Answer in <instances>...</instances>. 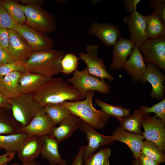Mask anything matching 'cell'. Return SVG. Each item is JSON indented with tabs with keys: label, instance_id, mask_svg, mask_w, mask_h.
Segmentation results:
<instances>
[{
	"label": "cell",
	"instance_id": "cell-36",
	"mask_svg": "<svg viewBox=\"0 0 165 165\" xmlns=\"http://www.w3.org/2000/svg\"><path fill=\"white\" fill-rule=\"evenodd\" d=\"M145 112L147 114L155 113L157 117L165 124V97L160 102L154 105L148 107L145 105L144 109Z\"/></svg>",
	"mask_w": 165,
	"mask_h": 165
},
{
	"label": "cell",
	"instance_id": "cell-30",
	"mask_svg": "<svg viewBox=\"0 0 165 165\" xmlns=\"http://www.w3.org/2000/svg\"><path fill=\"white\" fill-rule=\"evenodd\" d=\"M141 153L159 163L165 162L164 152L159 149L153 142L146 140L142 143Z\"/></svg>",
	"mask_w": 165,
	"mask_h": 165
},
{
	"label": "cell",
	"instance_id": "cell-18",
	"mask_svg": "<svg viewBox=\"0 0 165 165\" xmlns=\"http://www.w3.org/2000/svg\"><path fill=\"white\" fill-rule=\"evenodd\" d=\"M112 135L114 141L126 144L131 150L135 159L138 160L144 141L141 134L129 132L119 126L115 129Z\"/></svg>",
	"mask_w": 165,
	"mask_h": 165
},
{
	"label": "cell",
	"instance_id": "cell-16",
	"mask_svg": "<svg viewBox=\"0 0 165 165\" xmlns=\"http://www.w3.org/2000/svg\"><path fill=\"white\" fill-rule=\"evenodd\" d=\"M43 143L42 136L28 135L17 153V157L22 163L35 160L41 154Z\"/></svg>",
	"mask_w": 165,
	"mask_h": 165
},
{
	"label": "cell",
	"instance_id": "cell-38",
	"mask_svg": "<svg viewBox=\"0 0 165 165\" xmlns=\"http://www.w3.org/2000/svg\"><path fill=\"white\" fill-rule=\"evenodd\" d=\"M16 23L5 9L0 4V28L13 29Z\"/></svg>",
	"mask_w": 165,
	"mask_h": 165
},
{
	"label": "cell",
	"instance_id": "cell-45",
	"mask_svg": "<svg viewBox=\"0 0 165 165\" xmlns=\"http://www.w3.org/2000/svg\"><path fill=\"white\" fill-rule=\"evenodd\" d=\"M0 108L10 110L11 104L10 100L6 97L0 91Z\"/></svg>",
	"mask_w": 165,
	"mask_h": 165
},
{
	"label": "cell",
	"instance_id": "cell-27",
	"mask_svg": "<svg viewBox=\"0 0 165 165\" xmlns=\"http://www.w3.org/2000/svg\"><path fill=\"white\" fill-rule=\"evenodd\" d=\"M21 125L14 119L10 110L0 108V134L20 132Z\"/></svg>",
	"mask_w": 165,
	"mask_h": 165
},
{
	"label": "cell",
	"instance_id": "cell-39",
	"mask_svg": "<svg viewBox=\"0 0 165 165\" xmlns=\"http://www.w3.org/2000/svg\"><path fill=\"white\" fill-rule=\"evenodd\" d=\"M16 62L6 48H0V64Z\"/></svg>",
	"mask_w": 165,
	"mask_h": 165
},
{
	"label": "cell",
	"instance_id": "cell-12",
	"mask_svg": "<svg viewBox=\"0 0 165 165\" xmlns=\"http://www.w3.org/2000/svg\"><path fill=\"white\" fill-rule=\"evenodd\" d=\"M9 42L6 48L16 62L23 64L34 52L25 39L13 29H8Z\"/></svg>",
	"mask_w": 165,
	"mask_h": 165
},
{
	"label": "cell",
	"instance_id": "cell-46",
	"mask_svg": "<svg viewBox=\"0 0 165 165\" xmlns=\"http://www.w3.org/2000/svg\"><path fill=\"white\" fill-rule=\"evenodd\" d=\"M20 2L24 5L32 4H39L41 5L45 2L44 0H19Z\"/></svg>",
	"mask_w": 165,
	"mask_h": 165
},
{
	"label": "cell",
	"instance_id": "cell-9",
	"mask_svg": "<svg viewBox=\"0 0 165 165\" xmlns=\"http://www.w3.org/2000/svg\"><path fill=\"white\" fill-rule=\"evenodd\" d=\"M13 29L21 35L34 52L52 49L54 45V40L47 34L38 31L26 24L16 23Z\"/></svg>",
	"mask_w": 165,
	"mask_h": 165
},
{
	"label": "cell",
	"instance_id": "cell-2",
	"mask_svg": "<svg viewBox=\"0 0 165 165\" xmlns=\"http://www.w3.org/2000/svg\"><path fill=\"white\" fill-rule=\"evenodd\" d=\"M64 55L63 51L52 49L34 52L23 64L27 72L52 77L62 72L61 61Z\"/></svg>",
	"mask_w": 165,
	"mask_h": 165
},
{
	"label": "cell",
	"instance_id": "cell-43",
	"mask_svg": "<svg viewBox=\"0 0 165 165\" xmlns=\"http://www.w3.org/2000/svg\"><path fill=\"white\" fill-rule=\"evenodd\" d=\"M139 165H160V164L141 153L138 160Z\"/></svg>",
	"mask_w": 165,
	"mask_h": 165
},
{
	"label": "cell",
	"instance_id": "cell-44",
	"mask_svg": "<svg viewBox=\"0 0 165 165\" xmlns=\"http://www.w3.org/2000/svg\"><path fill=\"white\" fill-rule=\"evenodd\" d=\"M16 153L6 152L3 154L0 155V165L8 163L14 159Z\"/></svg>",
	"mask_w": 165,
	"mask_h": 165
},
{
	"label": "cell",
	"instance_id": "cell-5",
	"mask_svg": "<svg viewBox=\"0 0 165 165\" xmlns=\"http://www.w3.org/2000/svg\"><path fill=\"white\" fill-rule=\"evenodd\" d=\"M10 100V111L21 127L28 125L37 115L43 111V108L35 100L33 94H22L17 97Z\"/></svg>",
	"mask_w": 165,
	"mask_h": 165
},
{
	"label": "cell",
	"instance_id": "cell-51",
	"mask_svg": "<svg viewBox=\"0 0 165 165\" xmlns=\"http://www.w3.org/2000/svg\"><path fill=\"white\" fill-rule=\"evenodd\" d=\"M2 165H20L18 163H15L11 164H8V163L4 164Z\"/></svg>",
	"mask_w": 165,
	"mask_h": 165
},
{
	"label": "cell",
	"instance_id": "cell-33",
	"mask_svg": "<svg viewBox=\"0 0 165 165\" xmlns=\"http://www.w3.org/2000/svg\"><path fill=\"white\" fill-rule=\"evenodd\" d=\"M111 153L109 148H102L90 154L84 161V165H110L109 159Z\"/></svg>",
	"mask_w": 165,
	"mask_h": 165
},
{
	"label": "cell",
	"instance_id": "cell-20",
	"mask_svg": "<svg viewBox=\"0 0 165 165\" xmlns=\"http://www.w3.org/2000/svg\"><path fill=\"white\" fill-rule=\"evenodd\" d=\"M53 126L52 122L43 110L37 115L28 125L21 127L20 131L29 136H43L49 135Z\"/></svg>",
	"mask_w": 165,
	"mask_h": 165
},
{
	"label": "cell",
	"instance_id": "cell-42",
	"mask_svg": "<svg viewBox=\"0 0 165 165\" xmlns=\"http://www.w3.org/2000/svg\"><path fill=\"white\" fill-rule=\"evenodd\" d=\"M85 146L86 145H83L79 148L77 154L73 159L71 165H83Z\"/></svg>",
	"mask_w": 165,
	"mask_h": 165
},
{
	"label": "cell",
	"instance_id": "cell-1",
	"mask_svg": "<svg viewBox=\"0 0 165 165\" xmlns=\"http://www.w3.org/2000/svg\"><path fill=\"white\" fill-rule=\"evenodd\" d=\"M33 94L42 108L49 104H61L68 101H81L86 97L85 95L60 77H51Z\"/></svg>",
	"mask_w": 165,
	"mask_h": 165
},
{
	"label": "cell",
	"instance_id": "cell-13",
	"mask_svg": "<svg viewBox=\"0 0 165 165\" xmlns=\"http://www.w3.org/2000/svg\"><path fill=\"white\" fill-rule=\"evenodd\" d=\"M141 82L143 84L148 82L152 86L149 96L152 98L160 100L164 97L165 86L163 84L165 75L159 68L152 64H148Z\"/></svg>",
	"mask_w": 165,
	"mask_h": 165
},
{
	"label": "cell",
	"instance_id": "cell-28",
	"mask_svg": "<svg viewBox=\"0 0 165 165\" xmlns=\"http://www.w3.org/2000/svg\"><path fill=\"white\" fill-rule=\"evenodd\" d=\"M146 31L148 39H154L165 35V24L156 15L146 16Z\"/></svg>",
	"mask_w": 165,
	"mask_h": 165
},
{
	"label": "cell",
	"instance_id": "cell-31",
	"mask_svg": "<svg viewBox=\"0 0 165 165\" xmlns=\"http://www.w3.org/2000/svg\"><path fill=\"white\" fill-rule=\"evenodd\" d=\"M96 104L99 106L101 111L110 116H113L118 120L129 116L130 109L114 106L104 102L98 99H94Z\"/></svg>",
	"mask_w": 165,
	"mask_h": 165
},
{
	"label": "cell",
	"instance_id": "cell-40",
	"mask_svg": "<svg viewBox=\"0 0 165 165\" xmlns=\"http://www.w3.org/2000/svg\"><path fill=\"white\" fill-rule=\"evenodd\" d=\"M9 42L8 29L0 28V48H7L9 46Z\"/></svg>",
	"mask_w": 165,
	"mask_h": 165
},
{
	"label": "cell",
	"instance_id": "cell-48",
	"mask_svg": "<svg viewBox=\"0 0 165 165\" xmlns=\"http://www.w3.org/2000/svg\"><path fill=\"white\" fill-rule=\"evenodd\" d=\"M55 1L63 5H65L68 2V0H57Z\"/></svg>",
	"mask_w": 165,
	"mask_h": 165
},
{
	"label": "cell",
	"instance_id": "cell-53",
	"mask_svg": "<svg viewBox=\"0 0 165 165\" xmlns=\"http://www.w3.org/2000/svg\"><path fill=\"white\" fill-rule=\"evenodd\" d=\"M2 149L0 148V150L1 149Z\"/></svg>",
	"mask_w": 165,
	"mask_h": 165
},
{
	"label": "cell",
	"instance_id": "cell-29",
	"mask_svg": "<svg viewBox=\"0 0 165 165\" xmlns=\"http://www.w3.org/2000/svg\"><path fill=\"white\" fill-rule=\"evenodd\" d=\"M43 109L54 126L72 114L68 110L60 104H48L43 108Z\"/></svg>",
	"mask_w": 165,
	"mask_h": 165
},
{
	"label": "cell",
	"instance_id": "cell-49",
	"mask_svg": "<svg viewBox=\"0 0 165 165\" xmlns=\"http://www.w3.org/2000/svg\"><path fill=\"white\" fill-rule=\"evenodd\" d=\"M132 163L133 165H139L138 160L135 159L132 161Z\"/></svg>",
	"mask_w": 165,
	"mask_h": 165
},
{
	"label": "cell",
	"instance_id": "cell-35",
	"mask_svg": "<svg viewBox=\"0 0 165 165\" xmlns=\"http://www.w3.org/2000/svg\"><path fill=\"white\" fill-rule=\"evenodd\" d=\"M15 72L21 73L26 72L23 64L15 62L0 64V78Z\"/></svg>",
	"mask_w": 165,
	"mask_h": 165
},
{
	"label": "cell",
	"instance_id": "cell-50",
	"mask_svg": "<svg viewBox=\"0 0 165 165\" xmlns=\"http://www.w3.org/2000/svg\"><path fill=\"white\" fill-rule=\"evenodd\" d=\"M100 0H93L92 3L93 4H95L101 1Z\"/></svg>",
	"mask_w": 165,
	"mask_h": 165
},
{
	"label": "cell",
	"instance_id": "cell-11",
	"mask_svg": "<svg viewBox=\"0 0 165 165\" xmlns=\"http://www.w3.org/2000/svg\"><path fill=\"white\" fill-rule=\"evenodd\" d=\"M79 129L86 134L87 144L86 146L83 156V162L88 157L101 147L110 145L114 141L112 136H105L97 132L82 120Z\"/></svg>",
	"mask_w": 165,
	"mask_h": 165
},
{
	"label": "cell",
	"instance_id": "cell-41",
	"mask_svg": "<svg viewBox=\"0 0 165 165\" xmlns=\"http://www.w3.org/2000/svg\"><path fill=\"white\" fill-rule=\"evenodd\" d=\"M141 0H123V2L126 11L132 13L137 11L138 4Z\"/></svg>",
	"mask_w": 165,
	"mask_h": 165
},
{
	"label": "cell",
	"instance_id": "cell-37",
	"mask_svg": "<svg viewBox=\"0 0 165 165\" xmlns=\"http://www.w3.org/2000/svg\"><path fill=\"white\" fill-rule=\"evenodd\" d=\"M148 6L153 9L152 13L157 15L165 24V0H150Z\"/></svg>",
	"mask_w": 165,
	"mask_h": 165
},
{
	"label": "cell",
	"instance_id": "cell-26",
	"mask_svg": "<svg viewBox=\"0 0 165 165\" xmlns=\"http://www.w3.org/2000/svg\"><path fill=\"white\" fill-rule=\"evenodd\" d=\"M28 136L23 132L6 134H0V148L6 152L17 153L22 145Z\"/></svg>",
	"mask_w": 165,
	"mask_h": 165
},
{
	"label": "cell",
	"instance_id": "cell-8",
	"mask_svg": "<svg viewBox=\"0 0 165 165\" xmlns=\"http://www.w3.org/2000/svg\"><path fill=\"white\" fill-rule=\"evenodd\" d=\"M99 48L98 45H86V53L80 52L79 58L86 64L89 73L101 79H107L111 82L114 77L107 71L103 61L98 57Z\"/></svg>",
	"mask_w": 165,
	"mask_h": 165
},
{
	"label": "cell",
	"instance_id": "cell-24",
	"mask_svg": "<svg viewBox=\"0 0 165 165\" xmlns=\"http://www.w3.org/2000/svg\"><path fill=\"white\" fill-rule=\"evenodd\" d=\"M21 74L15 72L0 78V91L7 98L14 99L21 94L19 79Z\"/></svg>",
	"mask_w": 165,
	"mask_h": 165
},
{
	"label": "cell",
	"instance_id": "cell-3",
	"mask_svg": "<svg viewBox=\"0 0 165 165\" xmlns=\"http://www.w3.org/2000/svg\"><path fill=\"white\" fill-rule=\"evenodd\" d=\"M94 93V91H89L85 94L83 100L66 101L60 104L94 129L101 130L107 124L111 116L94 107L92 102Z\"/></svg>",
	"mask_w": 165,
	"mask_h": 165
},
{
	"label": "cell",
	"instance_id": "cell-14",
	"mask_svg": "<svg viewBox=\"0 0 165 165\" xmlns=\"http://www.w3.org/2000/svg\"><path fill=\"white\" fill-rule=\"evenodd\" d=\"M124 21L128 28L130 39L135 46H140L148 39L146 31V16L136 11L131 13L130 16L125 17Z\"/></svg>",
	"mask_w": 165,
	"mask_h": 165
},
{
	"label": "cell",
	"instance_id": "cell-4",
	"mask_svg": "<svg viewBox=\"0 0 165 165\" xmlns=\"http://www.w3.org/2000/svg\"><path fill=\"white\" fill-rule=\"evenodd\" d=\"M20 6L26 17V25L46 34L57 31L56 18L40 5H20Z\"/></svg>",
	"mask_w": 165,
	"mask_h": 165
},
{
	"label": "cell",
	"instance_id": "cell-15",
	"mask_svg": "<svg viewBox=\"0 0 165 165\" xmlns=\"http://www.w3.org/2000/svg\"><path fill=\"white\" fill-rule=\"evenodd\" d=\"M88 33L96 37L107 47L114 46L121 36V32L116 25L108 22L99 23L94 21L90 25Z\"/></svg>",
	"mask_w": 165,
	"mask_h": 165
},
{
	"label": "cell",
	"instance_id": "cell-6",
	"mask_svg": "<svg viewBox=\"0 0 165 165\" xmlns=\"http://www.w3.org/2000/svg\"><path fill=\"white\" fill-rule=\"evenodd\" d=\"M66 81L82 95L90 91H97L105 94L110 93L111 86L104 79L90 74L86 68L74 71L73 76Z\"/></svg>",
	"mask_w": 165,
	"mask_h": 165
},
{
	"label": "cell",
	"instance_id": "cell-32",
	"mask_svg": "<svg viewBox=\"0 0 165 165\" xmlns=\"http://www.w3.org/2000/svg\"><path fill=\"white\" fill-rule=\"evenodd\" d=\"M1 4L16 23L21 24H25V15L20 5L17 1L12 0H1Z\"/></svg>",
	"mask_w": 165,
	"mask_h": 165
},
{
	"label": "cell",
	"instance_id": "cell-21",
	"mask_svg": "<svg viewBox=\"0 0 165 165\" xmlns=\"http://www.w3.org/2000/svg\"><path fill=\"white\" fill-rule=\"evenodd\" d=\"M82 121L77 116L71 114L63 120L60 123L59 126H53L49 135L54 138L59 144L71 137L79 129Z\"/></svg>",
	"mask_w": 165,
	"mask_h": 165
},
{
	"label": "cell",
	"instance_id": "cell-10",
	"mask_svg": "<svg viewBox=\"0 0 165 165\" xmlns=\"http://www.w3.org/2000/svg\"><path fill=\"white\" fill-rule=\"evenodd\" d=\"M165 124L156 116L147 114L142 121L144 131L142 135L146 140L154 143L163 152H165Z\"/></svg>",
	"mask_w": 165,
	"mask_h": 165
},
{
	"label": "cell",
	"instance_id": "cell-52",
	"mask_svg": "<svg viewBox=\"0 0 165 165\" xmlns=\"http://www.w3.org/2000/svg\"><path fill=\"white\" fill-rule=\"evenodd\" d=\"M1 0H0V5L1 4Z\"/></svg>",
	"mask_w": 165,
	"mask_h": 165
},
{
	"label": "cell",
	"instance_id": "cell-22",
	"mask_svg": "<svg viewBox=\"0 0 165 165\" xmlns=\"http://www.w3.org/2000/svg\"><path fill=\"white\" fill-rule=\"evenodd\" d=\"M51 78L27 71L22 73L19 79L20 94H34Z\"/></svg>",
	"mask_w": 165,
	"mask_h": 165
},
{
	"label": "cell",
	"instance_id": "cell-7",
	"mask_svg": "<svg viewBox=\"0 0 165 165\" xmlns=\"http://www.w3.org/2000/svg\"><path fill=\"white\" fill-rule=\"evenodd\" d=\"M138 48L145 64H152L165 71V35L147 39Z\"/></svg>",
	"mask_w": 165,
	"mask_h": 165
},
{
	"label": "cell",
	"instance_id": "cell-34",
	"mask_svg": "<svg viewBox=\"0 0 165 165\" xmlns=\"http://www.w3.org/2000/svg\"><path fill=\"white\" fill-rule=\"evenodd\" d=\"M79 58L72 53L65 54L61 61L62 72L64 74H71L76 70Z\"/></svg>",
	"mask_w": 165,
	"mask_h": 165
},
{
	"label": "cell",
	"instance_id": "cell-19",
	"mask_svg": "<svg viewBox=\"0 0 165 165\" xmlns=\"http://www.w3.org/2000/svg\"><path fill=\"white\" fill-rule=\"evenodd\" d=\"M130 56L123 68L130 76L133 82H138L142 78L147 65L138 46H134Z\"/></svg>",
	"mask_w": 165,
	"mask_h": 165
},
{
	"label": "cell",
	"instance_id": "cell-25",
	"mask_svg": "<svg viewBox=\"0 0 165 165\" xmlns=\"http://www.w3.org/2000/svg\"><path fill=\"white\" fill-rule=\"evenodd\" d=\"M145 106H142L134 111L131 115L119 120L120 126L128 131L142 134V132L141 129L142 121L147 114L144 111Z\"/></svg>",
	"mask_w": 165,
	"mask_h": 165
},
{
	"label": "cell",
	"instance_id": "cell-17",
	"mask_svg": "<svg viewBox=\"0 0 165 165\" xmlns=\"http://www.w3.org/2000/svg\"><path fill=\"white\" fill-rule=\"evenodd\" d=\"M135 46L130 39L120 36L114 45L110 68L112 70L121 69Z\"/></svg>",
	"mask_w": 165,
	"mask_h": 165
},
{
	"label": "cell",
	"instance_id": "cell-23",
	"mask_svg": "<svg viewBox=\"0 0 165 165\" xmlns=\"http://www.w3.org/2000/svg\"><path fill=\"white\" fill-rule=\"evenodd\" d=\"M42 137L43 143L41 153L42 158L48 161L50 165H67L66 161L60 154L59 144L57 141L49 134Z\"/></svg>",
	"mask_w": 165,
	"mask_h": 165
},
{
	"label": "cell",
	"instance_id": "cell-47",
	"mask_svg": "<svg viewBox=\"0 0 165 165\" xmlns=\"http://www.w3.org/2000/svg\"><path fill=\"white\" fill-rule=\"evenodd\" d=\"M22 165H41L35 160L32 161L22 163Z\"/></svg>",
	"mask_w": 165,
	"mask_h": 165
}]
</instances>
